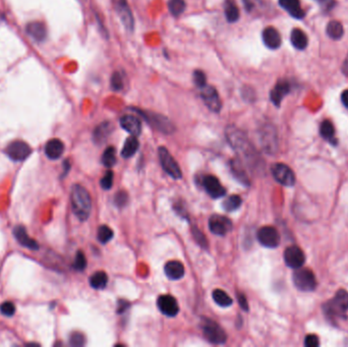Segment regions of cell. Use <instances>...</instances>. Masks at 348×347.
Listing matches in <instances>:
<instances>
[{"mask_svg": "<svg viewBox=\"0 0 348 347\" xmlns=\"http://www.w3.org/2000/svg\"><path fill=\"white\" fill-rule=\"evenodd\" d=\"M213 299L214 302L220 306V307H229L232 305V298L224 291L221 290V289H216V290L213 291Z\"/></svg>", "mask_w": 348, "mask_h": 347, "instance_id": "obj_33", "label": "cell"}, {"mask_svg": "<svg viewBox=\"0 0 348 347\" xmlns=\"http://www.w3.org/2000/svg\"><path fill=\"white\" fill-rule=\"evenodd\" d=\"M97 237L98 240L101 242V244H107L108 241H110L113 237V231L110 227L106 226V225H101L98 229V233H97Z\"/></svg>", "mask_w": 348, "mask_h": 347, "instance_id": "obj_38", "label": "cell"}, {"mask_svg": "<svg viewBox=\"0 0 348 347\" xmlns=\"http://www.w3.org/2000/svg\"><path fill=\"white\" fill-rule=\"evenodd\" d=\"M111 87L114 91H120L123 88V80L118 73H114L111 77Z\"/></svg>", "mask_w": 348, "mask_h": 347, "instance_id": "obj_44", "label": "cell"}, {"mask_svg": "<svg viewBox=\"0 0 348 347\" xmlns=\"http://www.w3.org/2000/svg\"><path fill=\"white\" fill-rule=\"evenodd\" d=\"M102 163L108 168H111L116 163V152L114 147H108L103 153Z\"/></svg>", "mask_w": 348, "mask_h": 347, "instance_id": "obj_37", "label": "cell"}, {"mask_svg": "<svg viewBox=\"0 0 348 347\" xmlns=\"http://www.w3.org/2000/svg\"><path fill=\"white\" fill-rule=\"evenodd\" d=\"M341 100H342V103H343V105L348 108V90H345L342 95H341Z\"/></svg>", "mask_w": 348, "mask_h": 347, "instance_id": "obj_50", "label": "cell"}, {"mask_svg": "<svg viewBox=\"0 0 348 347\" xmlns=\"http://www.w3.org/2000/svg\"><path fill=\"white\" fill-rule=\"evenodd\" d=\"M201 89V98L205 105L213 112H219L222 108V102L220 100L218 92L212 86H204Z\"/></svg>", "mask_w": 348, "mask_h": 347, "instance_id": "obj_9", "label": "cell"}, {"mask_svg": "<svg viewBox=\"0 0 348 347\" xmlns=\"http://www.w3.org/2000/svg\"><path fill=\"white\" fill-rule=\"evenodd\" d=\"M203 186L206 192L210 194L213 199L222 198L226 193V190L221 186L219 179L213 175L206 176L203 180Z\"/></svg>", "mask_w": 348, "mask_h": 347, "instance_id": "obj_16", "label": "cell"}, {"mask_svg": "<svg viewBox=\"0 0 348 347\" xmlns=\"http://www.w3.org/2000/svg\"><path fill=\"white\" fill-rule=\"evenodd\" d=\"M5 153L13 161L20 162L32 154V149L26 142L15 141L6 147Z\"/></svg>", "mask_w": 348, "mask_h": 347, "instance_id": "obj_8", "label": "cell"}, {"mask_svg": "<svg viewBox=\"0 0 348 347\" xmlns=\"http://www.w3.org/2000/svg\"><path fill=\"white\" fill-rule=\"evenodd\" d=\"M112 3L124 28L127 31L132 32L135 28V20L129 3H127L126 0H112Z\"/></svg>", "mask_w": 348, "mask_h": 347, "instance_id": "obj_7", "label": "cell"}, {"mask_svg": "<svg viewBox=\"0 0 348 347\" xmlns=\"http://www.w3.org/2000/svg\"><path fill=\"white\" fill-rule=\"evenodd\" d=\"M320 132L324 138H326V140L333 143L334 138H335V130H334V126L331 121H329V120L323 121L321 124Z\"/></svg>", "mask_w": 348, "mask_h": 347, "instance_id": "obj_34", "label": "cell"}, {"mask_svg": "<svg viewBox=\"0 0 348 347\" xmlns=\"http://www.w3.org/2000/svg\"><path fill=\"white\" fill-rule=\"evenodd\" d=\"M193 82L199 88H203L207 85L206 75L202 71H195L193 73Z\"/></svg>", "mask_w": 348, "mask_h": 347, "instance_id": "obj_45", "label": "cell"}, {"mask_svg": "<svg viewBox=\"0 0 348 347\" xmlns=\"http://www.w3.org/2000/svg\"><path fill=\"white\" fill-rule=\"evenodd\" d=\"M64 152V144L59 138H51L45 145V154L49 159H59Z\"/></svg>", "mask_w": 348, "mask_h": 347, "instance_id": "obj_20", "label": "cell"}, {"mask_svg": "<svg viewBox=\"0 0 348 347\" xmlns=\"http://www.w3.org/2000/svg\"><path fill=\"white\" fill-rule=\"evenodd\" d=\"M158 155L160 163L167 174H169L174 179H180L182 177V172L177 162L172 157L168 150L165 147H160L158 149Z\"/></svg>", "mask_w": 348, "mask_h": 347, "instance_id": "obj_4", "label": "cell"}, {"mask_svg": "<svg viewBox=\"0 0 348 347\" xmlns=\"http://www.w3.org/2000/svg\"><path fill=\"white\" fill-rule=\"evenodd\" d=\"M319 338L316 335H309L305 340V345L308 347H317L319 346Z\"/></svg>", "mask_w": 348, "mask_h": 347, "instance_id": "obj_47", "label": "cell"}, {"mask_svg": "<svg viewBox=\"0 0 348 347\" xmlns=\"http://www.w3.org/2000/svg\"><path fill=\"white\" fill-rule=\"evenodd\" d=\"M258 240L266 248L274 249L280 244V235L276 228L272 226H264L258 231Z\"/></svg>", "mask_w": 348, "mask_h": 347, "instance_id": "obj_10", "label": "cell"}, {"mask_svg": "<svg viewBox=\"0 0 348 347\" xmlns=\"http://www.w3.org/2000/svg\"><path fill=\"white\" fill-rule=\"evenodd\" d=\"M293 283L301 291H312L317 286L316 277L310 270L298 268L293 274Z\"/></svg>", "mask_w": 348, "mask_h": 347, "instance_id": "obj_6", "label": "cell"}, {"mask_svg": "<svg viewBox=\"0 0 348 347\" xmlns=\"http://www.w3.org/2000/svg\"><path fill=\"white\" fill-rule=\"evenodd\" d=\"M185 6H187V4H185L184 0H169L168 2V8L170 14L174 17L180 16L184 11Z\"/></svg>", "mask_w": 348, "mask_h": 347, "instance_id": "obj_36", "label": "cell"}, {"mask_svg": "<svg viewBox=\"0 0 348 347\" xmlns=\"http://www.w3.org/2000/svg\"><path fill=\"white\" fill-rule=\"evenodd\" d=\"M290 86L286 80H280L278 82L275 88L271 92V100L276 106H279L282 99L289 93Z\"/></svg>", "mask_w": 348, "mask_h": 347, "instance_id": "obj_25", "label": "cell"}, {"mask_svg": "<svg viewBox=\"0 0 348 347\" xmlns=\"http://www.w3.org/2000/svg\"><path fill=\"white\" fill-rule=\"evenodd\" d=\"M0 313L5 317H11L16 313V306L11 302H5L0 305Z\"/></svg>", "mask_w": 348, "mask_h": 347, "instance_id": "obj_41", "label": "cell"}, {"mask_svg": "<svg viewBox=\"0 0 348 347\" xmlns=\"http://www.w3.org/2000/svg\"><path fill=\"white\" fill-rule=\"evenodd\" d=\"M87 267V259L83 251H77L74 262V268L77 271H83Z\"/></svg>", "mask_w": 348, "mask_h": 347, "instance_id": "obj_39", "label": "cell"}, {"mask_svg": "<svg viewBox=\"0 0 348 347\" xmlns=\"http://www.w3.org/2000/svg\"><path fill=\"white\" fill-rule=\"evenodd\" d=\"M230 166H231V172L232 174L234 175V177L241 183L243 186L249 187L250 186V178L248 176V173L243 167V164L240 159H233L231 160L230 162Z\"/></svg>", "mask_w": 348, "mask_h": 347, "instance_id": "obj_22", "label": "cell"}, {"mask_svg": "<svg viewBox=\"0 0 348 347\" xmlns=\"http://www.w3.org/2000/svg\"><path fill=\"white\" fill-rule=\"evenodd\" d=\"M291 44L298 50H304L308 46V37L304 31L299 29H294L290 36Z\"/></svg>", "mask_w": 348, "mask_h": 347, "instance_id": "obj_29", "label": "cell"}, {"mask_svg": "<svg viewBox=\"0 0 348 347\" xmlns=\"http://www.w3.org/2000/svg\"><path fill=\"white\" fill-rule=\"evenodd\" d=\"M201 328L206 339L213 344H224L227 335L221 326L211 319L203 318L201 321Z\"/></svg>", "mask_w": 348, "mask_h": 347, "instance_id": "obj_3", "label": "cell"}, {"mask_svg": "<svg viewBox=\"0 0 348 347\" xmlns=\"http://www.w3.org/2000/svg\"><path fill=\"white\" fill-rule=\"evenodd\" d=\"M272 174L274 178L285 187H292L295 182L293 171L283 163H276L272 166Z\"/></svg>", "mask_w": 348, "mask_h": 347, "instance_id": "obj_11", "label": "cell"}, {"mask_svg": "<svg viewBox=\"0 0 348 347\" xmlns=\"http://www.w3.org/2000/svg\"><path fill=\"white\" fill-rule=\"evenodd\" d=\"M14 235L17 238V240L19 241V244L21 245L22 247H25L29 250H33V251H36L39 249V245L37 244V241L29 236L25 227L17 226L14 229Z\"/></svg>", "mask_w": 348, "mask_h": 347, "instance_id": "obj_19", "label": "cell"}, {"mask_svg": "<svg viewBox=\"0 0 348 347\" xmlns=\"http://www.w3.org/2000/svg\"><path fill=\"white\" fill-rule=\"evenodd\" d=\"M225 135L228 143L241 159H245L251 166L258 165L257 151L245 133L234 125H229L225 131Z\"/></svg>", "mask_w": 348, "mask_h": 347, "instance_id": "obj_1", "label": "cell"}, {"mask_svg": "<svg viewBox=\"0 0 348 347\" xmlns=\"http://www.w3.org/2000/svg\"><path fill=\"white\" fill-rule=\"evenodd\" d=\"M237 298H238V303L240 305V307L242 308V309L248 310L249 309V304L248 300L246 298V295L241 293V292H237Z\"/></svg>", "mask_w": 348, "mask_h": 347, "instance_id": "obj_48", "label": "cell"}, {"mask_svg": "<svg viewBox=\"0 0 348 347\" xmlns=\"http://www.w3.org/2000/svg\"><path fill=\"white\" fill-rule=\"evenodd\" d=\"M85 343H86V339L84 334L79 332H74L71 335V337H69V344L72 346L78 347V346H83Z\"/></svg>", "mask_w": 348, "mask_h": 347, "instance_id": "obj_40", "label": "cell"}, {"mask_svg": "<svg viewBox=\"0 0 348 347\" xmlns=\"http://www.w3.org/2000/svg\"><path fill=\"white\" fill-rule=\"evenodd\" d=\"M100 184H101V187L102 189L104 190H110L112 188V184H113V172L111 170H108L106 173H105V175L103 176V178L101 179L100 181Z\"/></svg>", "mask_w": 348, "mask_h": 347, "instance_id": "obj_42", "label": "cell"}, {"mask_svg": "<svg viewBox=\"0 0 348 347\" xmlns=\"http://www.w3.org/2000/svg\"><path fill=\"white\" fill-rule=\"evenodd\" d=\"M127 201H129V196H127L126 192H119L117 194L115 195V204L116 206H118L119 208H122L123 206L126 205Z\"/></svg>", "mask_w": 348, "mask_h": 347, "instance_id": "obj_46", "label": "cell"}, {"mask_svg": "<svg viewBox=\"0 0 348 347\" xmlns=\"http://www.w3.org/2000/svg\"><path fill=\"white\" fill-rule=\"evenodd\" d=\"M263 41L268 48L277 49L281 45V36L275 28L268 27L263 31Z\"/></svg>", "mask_w": 348, "mask_h": 347, "instance_id": "obj_21", "label": "cell"}, {"mask_svg": "<svg viewBox=\"0 0 348 347\" xmlns=\"http://www.w3.org/2000/svg\"><path fill=\"white\" fill-rule=\"evenodd\" d=\"M284 261L288 267L292 269H298L304 266L306 262L305 252L296 246L289 247L284 252Z\"/></svg>", "mask_w": 348, "mask_h": 347, "instance_id": "obj_12", "label": "cell"}, {"mask_svg": "<svg viewBox=\"0 0 348 347\" xmlns=\"http://www.w3.org/2000/svg\"><path fill=\"white\" fill-rule=\"evenodd\" d=\"M209 228L216 235H226L232 228L229 219L222 215H213L209 219Z\"/></svg>", "mask_w": 348, "mask_h": 347, "instance_id": "obj_15", "label": "cell"}, {"mask_svg": "<svg viewBox=\"0 0 348 347\" xmlns=\"http://www.w3.org/2000/svg\"><path fill=\"white\" fill-rule=\"evenodd\" d=\"M130 308V304L126 302V300L120 299L118 302V307H117V313L118 314H122L124 311Z\"/></svg>", "mask_w": 348, "mask_h": 347, "instance_id": "obj_49", "label": "cell"}, {"mask_svg": "<svg viewBox=\"0 0 348 347\" xmlns=\"http://www.w3.org/2000/svg\"><path fill=\"white\" fill-rule=\"evenodd\" d=\"M140 113H141V115H143L144 118L149 123L152 124L155 129H157L161 133H164V134L173 133L174 126L169 121L168 118L162 116V115H160V114H156V113H152V112H148V113L140 112Z\"/></svg>", "mask_w": 348, "mask_h": 347, "instance_id": "obj_13", "label": "cell"}, {"mask_svg": "<svg viewBox=\"0 0 348 347\" xmlns=\"http://www.w3.org/2000/svg\"><path fill=\"white\" fill-rule=\"evenodd\" d=\"M279 4L295 19L305 17V11L300 6L299 0H279Z\"/></svg>", "mask_w": 348, "mask_h": 347, "instance_id": "obj_27", "label": "cell"}, {"mask_svg": "<svg viewBox=\"0 0 348 347\" xmlns=\"http://www.w3.org/2000/svg\"><path fill=\"white\" fill-rule=\"evenodd\" d=\"M327 34L330 38L334 40L340 39L344 34V29L341 22L337 20L330 21L327 26Z\"/></svg>", "mask_w": 348, "mask_h": 347, "instance_id": "obj_32", "label": "cell"}, {"mask_svg": "<svg viewBox=\"0 0 348 347\" xmlns=\"http://www.w3.org/2000/svg\"><path fill=\"white\" fill-rule=\"evenodd\" d=\"M164 271L170 280H179L184 275V266L179 261H169L165 264Z\"/></svg>", "mask_w": 348, "mask_h": 347, "instance_id": "obj_23", "label": "cell"}, {"mask_svg": "<svg viewBox=\"0 0 348 347\" xmlns=\"http://www.w3.org/2000/svg\"><path fill=\"white\" fill-rule=\"evenodd\" d=\"M192 231H193V237H194V239L196 240V242H198V244H199L202 248L206 249V248H207V239H206V237L204 236L202 231H201L200 229L196 228V227H194V226L193 227Z\"/></svg>", "mask_w": 348, "mask_h": 347, "instance_id": "obj_43", "label": "cell"}, {"mask_svg": "<svg viewBox=\"0 0 348 347\" xmlns=\"http://www.w3.org/2000/svg\"><path fill=\"white\" fill-rule=\"evenodd\" d=\"M71 202L73 212L80 221H86L91 215L92 200L88 191L79 184L72 188Z\"/></svg>", "mask_w": 348, "mask_h": 347, "instance_id": "obj_2", "label": "cell"}, {"mask_svg": "<svg viewBox=\"0 0 348 347\" xmlns=\"http://www.w3.org/2000/svg\"><path fill=\"white\" fill-rule=\"evenodd\" d=\"M326 313L330 316H342L344 315L348 309V292L344 289L340 290L335 294L334 298H332L330 302L325 307Z\"/></svg>", "mask_w": 348, "mask_h": 347, "instance_id": "obj_5", "label": "cell"}, {"mask_svg": "<svg viewBox=\"0 0 348 347\" xmlns=\"http://www.w3.org/2000/svg\"><path fill=\"white\" fill-rule=\"evenodd\" d=\"M262 143H263V147L267 150V151H269L270 153L276 149L277 146V141H276V134L275 131L272 129L271 126H265L262 132Z\"/></svg>", "mask_w": 348, "mask_h": 347, "instance_id": "obj_26", "label": "cell"}, {"mask_svg": "<svg viewBox=\"0 0 348 347\" xmlns=\"http://www.w3.org/2000/svg\"><path fill=\"white\" fill-rule=\"evenodd\" d=\"M107 282H108V276L103 271H98L90 277V285L94 289H97V290L105 288Z\"/></svg>", "mask_w": 348, "mask_h": 347, "instance_id": "obj_30", "label": "cell"}, {"mask_svg": "<svg viewBox=\"0 0 348 347\" xmlns=\"http://www.w3.org/2000/svg\"><path fill=\"white\" fill-rule=\"evenodd\" d=\"M138 147H140V143H138V140L136 138V136L135 135L129 136L126 138V141L123 145L121 156L126 159L133 157L135 154V152L137 151Z\"/></svg>", "mask_w": 348, "mask_h": 347, "instance_id": "obj_28", "label": "cell"}, {"mask_svg": "<svg viewBox=\"0 0 348 347\" xmlns=\"http://www.w3.org/2000/svg\"><path fill=\"white\" fill-rule=\"evenodd\" d=\"M112 131H113V125L111 122L108 121L102 122L96 127L94 133H93V140H94V142L97 145L105 143L108 136L111 135Z\"/></svg>", "mask_w": 348, "mask_h": 347, "instance_id": "obj_24", "label": "cell"}, {"mask_svg": "<svg viewBox=\"0 0 348 347\" xmlns=\"http://www.w3.org/2000/svg\"><path fill=\"white\" fill-rule=\"evenodd\" d=\"M120 125L124 131L132 135L137 136L142 132L141 120L134 115H124L120 118Z\"/></svg>", "mask_w": 348, "mask_h": 347, "instance_id": "obj_18", "label": "cell"}, {"mask_svg": "<svg viewBox=\"0 0 348 347\" xmlns=\"http://www.w3.org/2000/svg\"><path fill=\"white\" fill-rule=\"evenodd\" d=\"M241 203H242V201H241L240 196L233 194V195H230L229 198H227L224 201L223 207L227 212H233V211L237 210L238 208L241 206Z\"/></svg>", "mask_w": 348, "mask_h": 347, "instance_id": "obj_35", "label": "cell"}, {"mask_svg": "<svg viewBox=\"0 0 348 347\" xmlns=\"http://www.w3.org/2000/svg\"><path fill=\"white\" fill-rule=\"evenodd\" d=\"M342 72H343V74L348 77V54H347L346 58H345V60H344V62H343Z\"/></svg>", "mask_w": 348, "mask_h": 347, "instance_id": "obj_51", "label": "cell"}, {"mask_svg": "<svg viewBox=\"0 0 348 347\" xmlns=\"http://www.w3.org/2000/svg\"><path fill=\"white\" fill-rule=\"evenodd\" d=\"M26 32L29 37L36 42H43L47 38V29L43 22L32 21L26 27Z\"/></svg>", "mask_w": 348, "mask_h": 347, "instance_id": "obj_17", "label": "cell"}, {"mask_svg": "<svg viewBox=\"0 0 348 347\" xmlns=\"http://www.w3.org/2000/svg\"><path fill=\"white\" fill-rule=\"evenodd\" d=\"M224 13L228 21L234 22L239 19V9L234 0H226L224 4Z\"/></svg>", "mask_w": 348, "mask_h": 347, "instance_id": "obj_31", "label": "cell"}, {"mask_svg": "<svg viewBox=\"0 0 348 347\" xmlns=\"http://www.w3.org/2000/svg\"><path fill=\"white\" fill-rule=\"evenodd\" d=\"M157 306L161 313L167 317H175L179 311L177 300L170 294L159 296L157 300Z\"/></svg>", "mask_w": 348, "mask_h": 347, "instance_id": "obj_14", "label": "cell"}]
</instances>
